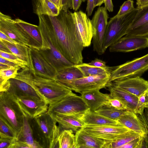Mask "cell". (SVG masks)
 <instances>
[{
	"label": "cell",
	"mask_w": 148,
	"mask_h": 148,
	"mask_svg": "<svg viewBox=\"0 0 148 148\" xmlns=\"http://www.w3.org/2000/svg\"><path fill=\"white\" fill-rule=\"evenodd\" d=\"M148 47V37L125 35L109 47L111 52H127Z\"/></svg>",
	"instance_id": "9a60e30c"
},
{
	"label": "cell",
	"mask_w": 148,
	"mask_h": 148,
	"mask_svg": "<svg viewBox=\"0 0 148 148\" xmlns=\"http://www.w3.org/2000/svg\"><path fill=\"white\" fill-rule=\"evenodd\" d=\"M69 10H62L56 16H38L55 47L74 64L83 63L84 47L76 24Z\"/></svg>",
	"instance_id": "6da1fadb"
},
{
	"label": "cell",
	"mask_w": 148,
	"mask_h": 148,
	"mask_svg": "<svg viewBox=\"0 0 148 148\" xmlns=\"http://www.w3.org/2000/svg\"><path fill=\"white\" fill-rule=\"evenodd\" d=\"M13 140L8 138H0V148H8Z\"/></svg>",
	"instance_id": "f6af8a7d"
},
{
	"label": "cell",
	"mask_w": 148,
	"mask_h": 148,
	"mask_svg": "<svg viewBox=\"0 0 148 148\" xmlns=\"http://www.w3.org/2000/svg\"><path fill=\"white\" fill-rule=\"evenodd\" d=\"M25 116L15 97L8 91L0 92V119L12 130L16 140L23 126Z\"/></svg>",
	"instance_id": "3957f363"
},
{
	"label": "cell",
	"mask_w": 148,
	"mask_h": 148,
	"mask_svg": "<svg viewBox=\"0 0 148 148\" xmlns=\"http://www.w3.org/2000/svg\"><path fill=\"white\" fill-rule=\"evenodd\" d=\"M148 70V53L121 65L112 67L109 82L126 78L140 77Z\"/></svg>",
	"instance_id": "ba28073f"
},
{
	"label": "cell",
	"mask_w": 148,
	"mask_h": 148,
	"mask_svg": "<svg viewBox=\"0 0 148 148\" xmlns=\"http://www.w3.org/2000/svg\"><path fill=\"white\" fill-rule=\"evenodd\" d=\"M95 112L109 119L116 121L121 116L133 112L119 110L106 106H103Z\"/></svg>",
	"instance_id": "d6a6232c"
},
{
	"label": "cell",
	"mask_w": 148,
	"mask_h": 148,
	"mask_svg": "<svg viewBox=\"0 0 148 148\" xmlns=\"http://www.w3.org/2000/svg\"><path fill=\"white\" fill-rule=\"evenodd\" d=\"M21 68L20 66L0 70V82H5L11 78H14L18 71Z\"/></svg>",
	"instance_id": "e575fe53"
},
{
	"label": "cell",
	"mask_w": 148,
	"mask_h": 148,
	"mask_svg": "<svg viewBox=\"0 0 148 148\" xmlns=\"http://www.w3.org/2000/svg\"><path fill=\"white\" fill-rule=\"evenodd\" d=\"M75 136L76 148H105V141L90 135L82 128L76 132Z\"/></svg>",
	"instance_id": "7402d4cb"
},
{
	"label": "cell",
	"mask_w": 148,
	"mask_h": 148,
	"mask_svg": "<svg viewBox=\"0 0 148 148\" xmlns=\"http://www.w3.org/2000/svg\"><path fill=\"white\" fill-rule=\"evenodd\" d=\"M30 148L29 146L25 143L18 140L12 142L8 148Z\"/></svg>",
	"instance_id": "7dc6e473"
},
{
	"label": "cell",
	"mask_w": 148,
	"mask_h": 148,
	"mask_svg": "<svg viewBox=\"0 0 148 148\" xmlns=\"http://www.w3.org/2000/svg\"><path fill=\"white\" fill-rule=\"evenodd\" d=\"M82 1V0H72L73 10L77 11L80 6Z\"/></svg>",
	"instance_id": "f5cc1de1"
},
{
	"label": "cell",
	"mask_w": 148,
	"mask_h": 148,
	"mask_svg": "<svg viewBox=\"0 0 148 148\" xmlns=\"http://www.w3.org/2000/svg\"><path fill=\"white\" fill-rule=\"evenodd\" d=\"M0 31L18 44L31 47V42L14 20L10 16L0 12Z\"/></svg>",
	"instance_id": "4fadbf2b"
},
{
	"label": "cell",
	"mask_w": 148,
	"mask_h": 148,
	"mask_svg": "<svg viewBox=\"0 0 148 148\" xmlns=\"http://www.w3.org/2000/svg\"><path fill=\"white\" fill-rule=\"evenodd\" d=\"M84 47L89 46L91 44L93 33L91 20L86 13L81 10L72 12Z\"/></svg>",
	"instance_id": "ac0fdd59"
},
{
	"label": "cell",
	"mask_w": 148,
	"mask_h": 148,
	"mask_svg": "<svg viewBox=\"0 0 148 148\" xmlns=\"http://www.w3.org/2000/svg\"><path fill=\"white\" fill-rule=\"evenodd\" d=\"M80 71L75 65L68 67L58 72L55 79L60 83L82 77Z\"/></svg>",
	"instance_id": "f546056e"
},
{
	"label": "cell",
	"mask_w": 148,
	"mask_h": 148,
	"mask_svg": "<svg viewBox=\"0 0 148 148\" xmlns=\"http://www.w3.org/2000/svg\"><path fill=\"white\" fill-rule=\"evenodd\" d=\"M94 8V0H87L86 11L88 16L92 15Z\"/></svg>",
	"instance_id": "c3c4849f"
},
{
	"label": "cell",
	"mask_w": 148,
	"mask_h": 148,
	"mask_svg": "<svg viewBox=\"0 0 148 148\" xmlns=\"http://www.w3.org/2000/svg\"><path fill=\"white\" fill-rule=\"evenodd\" d=\"M78 115L79 118L85 125H122L117 121L109 119L95 111L89 110Z\"/></svg>",
	"instance_id": "cb8c5ba5"
},
{
	"label": "cell",
	"mask_w": 148,
	"mask_h": 148,
	"mask_svg": "<svg viewBox=\"0 0 148 148\" xmlns=\"http://www.w3.org/2000/svg\"><path fill=\"white\" fill-rule=\"evenodd\" d=\"M105 7L109 12L113 11V5L112 0H104Z\"/></svg>",
	"instance_id": "816d5d0a"
},
{
	"label": "cell",
	"mask_w": 148,
	"mask_h": 148,
	"mask_svg": "<svg viewBox=\"0 0 148 148\" xmlns=\"http://www.w3.org/2000/svg\"><path fill=\"white\" fill-rule=\"evenodd\" d=\"M143 138V136H140L121 146L120 148H141Z\"/></svg>",
	"instance_id": "7bdbcfd3"
},
{
	"label": "cell",
	"mask_w": 148,
	"mask_h": 148,
	"mask_svg": "<svg viewBox=\"0 0 148 148\" xmlns=\"http://www.w3.org/2000/svg\"><path fill=\"white\" fill-rule=\"evenodd\" d=\"M117 121L121 125L133 131L144 137L146 132L143 125L136 114L132 112L130 114L124 115Z\"/></svg>",
	"instance_id": "d4e9b609"
},
{
	"label": "cell",
	"mask_w": 148,
	"mask_h": 148,
	"mask_svg": "<svg viewBox=\"0 0 148 148\" xmlns=\"http://www.w3.org/2000/svg\"><path fill=\"white\" fill-rule=\"evenodd\" d=\"M137 114V116L143 125L146 132L145 137H144L142 147L148 148V108L145 109L143 114Z\"/></svg>",
	"instance_id": "8d00e7d4"
},
{
	"label": "cell",
	"mask_w": 148,
	"mask_h": 148,
	"mask_svg": "<svg viewBox=\"0 0 148 148\" xmlns=\"http://www.w3.org/2000/svg\"><path fill=\"white\" fill-rule=\"evenodd\" d=\"M75 65L80 71L84 77L110 73L112 68V67L109 66L105 68L98 67L83 63Z\"/></svg>",
	"instance_id": "4dcf8cb0"
},
{
	"label": "cell",
	"mask_w": 148,
	"mask_h": 148,
	"mask_svg": "<svg viewBox=\"0 0 148 148\" xmlns=\"http://www.w3.org/2000/svg\"><path fill=\"white\" fill-rule=\"evenodd\" d=\"M105 106L119 110L131 111L123 101L119 99L116 97H111Z\"/></svg>",
	"instance_id": "d590c367"
},
{
	"label": "cell",
	"mask_w": 148,
	"mask_h": 148,
	"mask_svg": "<svg viewBox=\"0 0 148 148\" xmlns=\"http://www.w3.org/2000/svg\"><path fill=\"white\" fill-rule=\"evenodd\" d=\"M33 12L39 15L54 16L58 15L60 10L50 0H32Z\"/></svg>",
	"instance_id": "484cf974"
},
{
	"label": "cell",
	"mask_w": 148,
	"mask_h": 148,
	"mask_svg": "<svg viewBox=\"0 0 148 148\" xmlns=\"http://www.w3.org/2000/svg\"><path fill=\"white\" fill-rule=\"evenodd\" d=\"M82 128L88 133L103 140L106 143L117 140L131 130L122 125H85Z\"/></svg>",
	"instance_id": "8fae6325"
},
{
	"label": "cell",
	"mask_w": 148,
	"mask_h": 148,
	"mask_svg": "<svg viewBox=\"0 0 148 148\" xmlns=\"http://www.w3.org/2000/svg\"><path fill=\"white\" fill-rule=\"evenodd\" d=\"M9 80L10 86L7 91L15 96H30L46 101L31 86L25 82L15 78H11Z\"/></svg>",
	"instance_id": "44dd1931"
},
{
	"label": "cell",
	"mask_w": 148,
	"mask_h": 148,
	"mask_svg": "<svg viewBox=\"0 0 148 148\" xmlns=\"http://www.w3.org/2000/svg\"><path fill=\"white\" fill-rule=\"evenodd\" d=\"M0 51L6 53H12L9 48L0 40Z\"/></svg>",
	"instance_id": "db71d44e"
},
{
	"label": "cell",
	"mask_w": 148,
	"mask_h": 148,
	"mask_svg": "<svg viewBox=\"0 0 148 148\" xmlns=\"http://www.w3.org/2000/svg\"><path fill=\"white\" fill-rule=\"evenodd\" d=\"M13 68L6 64L0 63V70L5 69Z\"/></svg>",
	"instance_id": "680465c9"
},
{
	"label": "cell",
	"mask_w": 148,
	"mask_h": 148,
	"mask_svg": "<svg viewBox=\"0 0 148 148\" xmlns=\"http://www.w3.org/2000/svg\"><path fill=\"white\" fill-rule=\"evenodd\" d=\"M148 4V0H136L137 8Z\"/></svg>",
	"instance_id": "11a10c76"
},
{
	"label": "cell",
	"mask_w": 148,
	"mask_h": 148,
	"mask_svg": "<svg viewBox=\"0 0 148 148\" xmlns=\"http://www.w3.org/2000/svg\"><path fill=\"white\" fill-rule=\"evenodd\" d=\"M89 110L81 96L73 92L49 105L47 112L53 118L57 115H79Z\"/></svg>",
	"instance_id": "5b68a950"
},
{
	"label": "cell",
	"mask_w": 148,
	"mask_h": 148,
	"mask_svg": "<svg viewBox=\"0 0 148 148\" xmlns=\"http://www.w3.org/2000/svg\"><path fill=\"white\" fill-rule=\"evenodd\" d=\"M138 8L124 15H116L110 18L108 25L103 41V48L105 52L107 49L124 35L132 22Z\"/></svg>",
	"instance_id": "277c9868"
},
{
	"label": "cell",
	"mask_w": 148,
	"mask_h": 148,
	"mask_svg": "<svg viewBox=\"0 0 148 148\" xmlns=\"http://www.w3.org/2000/svg\"><path fill=\"white\" fill-rule=\"evenodd\" d=\"M29 40L31 47L40 49L42 45V37L38 26L26 22L19 18L14 19Z\"/></svg>",
	"instance_id": "d6986e66"
},
{
	"label": "cell",
	"mask_w": 148,
	"mask_h": 148,
	"mask_svg": "<svg viewBox=\"0 0 148 148\" xmlns=\"http://www.w3.org/2000/svg\"><path fill=\"white\" fill-rule=\"evenodd\" d=\"M53 119L58 123L61 129L71 130L75 133L85 125L78 115H57Z\"/></svg>",
	"instance_id": "4316f807"
},
{
	"label": "cell",
	"mask_w": 148,
	"mask_h": 148,
	"mask_svg": "<svg viewBox=\"0 0 148 148\" xmlns=\"http://www.w3.org/2000/svg\"><path fill=\"white\" fill-rule=\"evenodd\" d=\"M0 63L6 64L12 67L20 66L22 68L21 66L19 64L1 57H0Z\"/></svg>",
	"instance_id": "bcb514c9"
},
{
	"label": "cell",
	"mask_w": 148,
	"mask_h": 148,
	"mask_svg": "<svg viewBox=\"0 0 148 148\" xmlns=\"http://www.w3.org/2000/svg\"><path fill=\"white\" fill-rule=\"evenodd\" d=\"M0 138H8L13 140V142L16 140L14 134L11 129L3 121L0 119Z\"/></svg>",
	"instance_id": "74e56055"
},
{
	"label": "cell",
	"mask_w": 148,
	"mask_h": 148,
	"mask_svg": "<svg viewBox=\"0 0 148 148\" xmlns=\"http://www.w3.org/2000/svg\"><path fill=\"white\" fill-rule=\"evenodd\" d=\"M138 97L137 114H142L145 108H148V91L145 92Z\"/></svg>",
	"instance_id": "f35d334b"
},
{
	"label": "cell",
	"mask_w": 148,
	"mask_h": 148,
	"mask_svg": "<svg viewBox=\"0 0 148 148\" xmlns=\"http://www.w3.org/2000/svg\"><path fill=\"white\" fill-rule=\"evenodd\" d=\"M109 83L138 97L148 91V81L140 77L117 79Z\"/></svg>",
	"instance_id": "e0dca14e"
},
{
	"label": "cell",
	"mask_w": 148,
	"mask_h": 148,
	"mask_svg": "<svg viewBox=\"0 0 148 148\" xmlns=\"http://www.w3.org/2000/svg\"><path fill=\"white\" fill-rule=\"evenodd\" d=\"M80 94L89 110L92 111H95L105 106L111 97L110 94L103 93L98 89L84 92Z\"/></svg>",
	"instance_id": "ffe728a7"
},
{
	"label": "cell",
	"mask_w": 148,
	"mask_h": 148,
	"mask_svg": "<svg viewBox=\"0 0 148 148\" xmlns=\"http://www.w3.org/2000/svg\"><path fill=\"white\" fill-rule=\"evenodd\" d=\"M62 10L67 11L69 9H72V0H62Z\"/></svg>",
	"instance_id": "681fc988"
},
{
	"label": "cell",
	"mask_w": 148,
	"mask_h": 148,
	"mask_svg": "<svg viewBox=\"0 0 148 148\" xmlns=\"http://www.w3.org/2000/svg\"><path fill=\"white\" fill-rule=\"evenodd\" d=\"M59 126L56 124L55 125L53 130L52 139L49 148H59L58 138L61 131Z\"/></svg>",
	"instance_id": "b9f144b4"
},
{
	"label": "cell",
	"mask_w": 148,
	"mask_h": 148,
	"mask_svg": "<svg viewBox=\"0 0 148 148\" xmlns=\"http://www.w3.org/2000/svg\"><path fill=\"white\" fill-rule=\"evenodd\" d=\"M38 26L41 32L42 45L39 49L46 60L56 69L57 72L75 64L66 58L53 44L42 21L38 18Z\"/></svg>",
	"instance_id": "52a82bcc"
},
{
	"label": "cell",
	"mask_w": 148,
	"mask_h": 148,
	"mask_svg": "<svg viewBox=\"0 0 148 148\" xmlns=\"http://www.w3.org/2000/svg\"><path fill=\"white\" fill-rule=\"evenodd\" d=\"M0 57H3L20 65L22 69L27 66V64L12 53H8L0 51Z\"/></svg>",
	"instance_id": "60d3db41"
},
{
	"label": "cell",
	"mask_w": 148,
	"mask_h": 148,
	"mask_svg": "<svg viewBox=\"0 0 148 148\" xmlns=\"http://www.w3.org/2000/svg\"><path fill=\"white\" fill-rule=\"evenodd\" d=\"M16 140L25 143L30 148H41L39 144L35 140L28 119L25 116L24 117L23 126Z\"/></svg>",
	"instance_id": "83f0119b"
},
{
	"label": "cell",
	"mask_w": 148,
	"mask_h": 148,
	"mask_svg": "<svg viewBox=\"0 0 148 148\" xmlns=\"http://www.w3.org/2000/svg\"><path fill=\"white\" fill-rule=\"evenodd\" d=\"M88 64L90 65L100 68H105L108 66L106 65L105 62L97 58Z\"/></svg>",
	"instance_id": "ee69618b"
},
{
	"label": "cell",
	"mask_w": 148,
	"mask_h": 148,
	"mask_svg": "<svg viewBox=\"0 0 148 148\" xmlns=\"http://www.w3.org/2000/svg\"><path fill=\"white\" fill-rule=\"evenodd\" d=\"M15 97L25 116L29 119L47 111L49 104L44 99L30 96Z\"/></svg>",
	"instance_id": "5bb4252c"
},
{
	"label": "cell",
	"mask_w": 148,
	"mask_h": 148,
	"mask_svg": "<svg viewBox=\"0 0 148 148\" xmlns=\"http://www.w3.org/2000/svg\"><path fill=\"white\" fill-rule=\"evenodd\" d=\"M134 3L133 0H127L125 1L120 7L116 15L117 16H121L134 10L135 9L134 6Z\"/></svg>",
	"instance_id": "ab89813d"
},
{
	"label": "cell",
	"mask_w": 148,
	"mask_h": 148,
	"mask_svg": "<svg viewBox=\"0 0 148 148\" xmlns=\"http://www.w3.org/2000/svg\"><path fill=\"white\" fill-rule=\"evenodd\" d=\"M103 3L104 0H94V7L100 6Z\"/></svg>",
	"instance_id": "6f0895ef"
},
{
	"label": "cell",
	"mask_w": 148,
	"mask_h": 148,
	"mask_svg": "<svg viewBox=\"0 0 148 148\" xmlns=\"http://www.w3.org/2000/svg\"><path fill=\"white\" fill-rule=\"evenodd\" d=\"M86 0H82V1L83 2H84Z\"/></svg>",
	"instance_id": "91938a15"
},
{
	"label": "cell",
	"mask_w": 148,
	"mask_h": 148,
	"mask_svg": "<svg viewBox=\"0 0 148 148\" xmlns=\"http://www.w3.org/2000/svg\"><path fill=\"white\" fill-rule=\"evenodd\" d=\"M0 39L4 40L12 44H18L14 40L12 39L8 36L1 31H0Z\"/></svg>",
	"instance_id": "f907efd6"
},
{
	"label": "cell",
	"mask_w": 148,
	"mask_h": 148,
	"mask_svg": "<svg viewBox=\"0 0 148 148\" xmlns=\"http://www.w3.org/2000/svg\"><path fill=\"white\" fill-rule=\"evenodd\" d=\"M110 73L87 77L63 82L62 84L69 89L81 94L82 92L106 87Z\"/></svg>",
	"instance_id": "9c48e42d"
},
{
	"label": "cell",
	"mask_w": 148,
	"mask_h": 148,
	"mask_svg": "<svg viewBox=\"0 0 148 148\" xmlns=\"http://www.w3.org/2000/svg\"><path fill=\"white\" fill-rule=\"evenodd\" d=\"M140 136L141 135L133 131L130 130L121 138L113 142L107 143L105 148H120L121 146Z\"/></svg>",
	"instance_id": "836d02e7"
},
{
	"label": "cell",
	"mask_w": 148,
	"mask_h": 148,
	"mask_svg": "<svg viewBox=\"0 0 148 148\" xmlns=\"http://www.w3.org/2000/svg\"><path fill=\"white\" fill-rule=\"evenodd\" d=\"M106 87L111 97L118 98L127 106L131 111L137 114L138 97L108 83Z\"/></svg>",
	"instance_id": "603a6c76"
},
{
	"label": "cell",
	"mask_w": 148,
	"mask_h": 148,
	"mask_svg": "<svg viewBox=\"0 0 148 148\" xmlns=\"http://www.w3.org/2000/svg\"><path fill=\"white\" fill-rule=\"evenodd\" d=\"M31 86L49 104L63 98L72 92V90L55 79L38 76L28 67L22 69L15 78Z\"/></svg>",
	"instance_id": "7a4b0ae2"
},
{
	"label": "cell",
	"mask_w": 148,
	"mask_h": 148,
	"mask_svg": "<svg viewBox=\"0 0 148 148\" xmlns=\"http://www.w3.org/2000/svg\"><path fill=\"white\" fill-rule=\"evenodd\" d=\"M0 40L9 48L12 53L26 63L28 67L30 69H31L29 47L18 44H12L0 39Z\"/></svg>",
	"instance_id": "f1b7e54d"
},
{
	"label": "cell",
	"mask_w": 148,
	"mask_h": 148,
	"mask_svg": "<svg viewBox=\"0 0 148 148\" xmlns=\"http://www.w3.org/2000/svg\"><path fill=\"white\" fill-rule=\"evenodd\" d=\"M31 67L35 74L43 77L55 79L58 72L55 68L45 58L40 50L29 47Z\"/></svg>",
	"instance_id": "7c38bea8"
},
{
	"label": "cell",
	"mask_w": 148,
	"mask_h": 148,
	"mask_svg": "<svg viewBox=\"0 0 148 148\" xmlns=\"http://www.w3.org/2000/svg\"><path fill=\"white\" fill-rule=\"evenodd\" d=\"M71 130L61 131L59 138V148H76L75 136Z\"/></svg>",
	"instance_id": "1f68e13d"
},
{
	"label": "cell",
	"mask_w": 148,
	"mask_h": 148,
	"mask_svg": "<svg viewBox=\"0 0 148 148\" xmlns=\"http://www.w3.org/2000/svg\"><path fill=\"white\" fill-rule=\"evenodd\" d=\"M138 8L126 35L148 37V4Z\"/></svg>",
	"instance_id": "2e32d148"
},
{
	"label": "cell",
	"mask_w": 148,
	"mask_h": 148,
	"mask_svg": "<svg viewBox=\"0 0 148 148\" xmlns=\"http://www.w3.org/2000/svg\"><path fill=\"white\" fill-rule=\"evenodd\" d=\"M28 120L35 140L41 148H49L56 121L47 111Z\"/></svg>",
	"instance_id": "8992f818"
},
{
	"label": "cell",
	"mask_w": 148,
	"mask_h": 148,
	"mask_svg": "<svg viewBox=\"0 0 148 148\" xmlns=\"http://www.w3.org/2000/svg\"><path fill=\"white\" fill-rule=\"evenodd\" d=\"M107 10L105 7H99L91 20L93 29L92 40L93 49L99 55L105 52L103 44L109 18Z\"/></svg>",
	"instance_id": "30bf717a"
},
{
	"label": "cell",
	"mask_w": 148,
	"mask_h": 148,
	"mask_svg": "<svg viewBox=\"0 0 148 148\" xmlns=\"http://www.w3.org/2000/svg\"><path fill=\"white\" fill-rule=\"evenodd\" d=\"M54 3L61 11L62 10V0H50Z\"/></svg>",
	"instance_id": "9f6ffc18"
}]
</instances>
